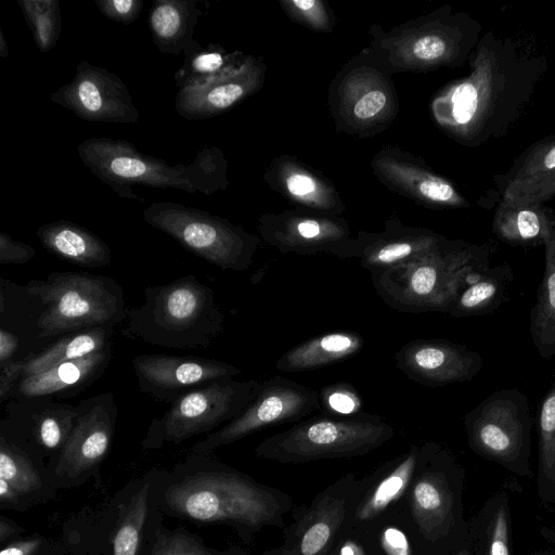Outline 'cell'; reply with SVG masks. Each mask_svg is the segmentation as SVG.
Returning <instances> with one entry per match:
<instances>
[{"label": "cell", "mask_w": 555, "mask_h": 555, "mask_svg": "<svg viewBox=\"0 0 555 555\" xmlns=\"http://www.w3.org/2000/svg\"><path fill=\"white\" fill-rule=\"evenodd\" d=\"M447 241L427 229L390 217L379 232L361 230L340 249L338 258H358L370 272L388 270L430 251Z\"/></svg>", "instance_id": "cell-17"}, {"label": "cell", "mask_w": 555, "mask_h": 555, "mask_svg": "<svg viewBox=\"0 0 555 555\" xmlns=\"http://www.w3.org/2000/svg\"><path fill=\"white\" fill-rule=\"evenodd\" d=\"M50 100L87 121L135 124L139 119L122 79L85 60L77 65L73 79L52 92Z\"/></svg>", "instance_id": "cell-13"}, {"label": "cell", "mask_w": 555, "mask_h": 555, "mask_svg": "<svg viewBox=\"0 0 555 555\" xmlns=\"http://www.w3.org/2000/svg\"><path fill=\"white\" fill-rule=\"evenodd\" d=\"M79 415L78 406L52 402L39 413L29 416L25 429L5 437L20 443L28 451L47 460H53L64 447Z\"/></svg>", "instance_id": "cell-27"}, {"label": "cell", "mask_w": 555, "mask_h": 555, "mask_svg": "<svg viewBox=\"0 0 555 555\" xmlns=\"http://www.w3.org/2000/svg\"><path fill=\"white\" fill-rule=\"evenodd\" d=\"M382 543L388 555H410L406 538L398 529L389 528L385 530Z\"/></svg>", "instance_id": "cell-47"}, {"label": "cell", "mask_w": 555, "mask_h": 555, "mask_svg": "<svg viewBox=\"0 0 555 555\" xmlns=\"http://www.w3.org/2000/svg\"><path fill=\"white\" fill-rule=\"evenodd\" d=\"M541 234V224L537 214L521 210L516 217V235L521 241H531Z\"/></svg>", "instance_id": "cell-46"}, {"label": "cell", "mask_w": 555, "mask_h": 555, "mask_svg": "<svg viewBox=\"0 0 555 555\" xmlns=\"http://www.w3.org/2000/svg\"><path fill=\"white\" fill-rule=\"evenodd\" d=\"M507 538L506 513L502 507L495 517L489 555H509Z\"/></svg>", "instance_id": "cell-44"}, {"label": "cell", "mask_w": 555, "mask_h": 555, "mask_svg": "<svg viewBox=\"0 0 555 555\" xmlns=\"http://www.w3.org/2000/svg\"><path fill=\"white\" fill-rule=\"evenodd\" d=\"M485 256L453 243L388 270L371 272L383 301L406 313L448 312L459 294L488 269Z\"/></svg>", "instance_id": "cell-4"}, {"label": "cell", "mask_w": 555, "mask_h": 555, "mask_svg": "<svg viewBox=\"0 0 555 555\" xmlns=\"http://www.w3.org/2000/svg\"><path fill=\"white\" fill-rule=\"evenodd\" d=\"M340 555H362V553L356 544L348 543L343 547Z\"/></svg>", "instance_id": "cell-50"}, {"label": "cell", "mask_w": 555, "mask_h": 555, "mask_svg": "<svg viewBox=\"0 0 555 555\" xmlns=\"http://www.w3.org/2000/svg\"><path fill=\"white\" fill-rule=\"evenodd\" d=\"M266 74L264 62L247 55L238 67L218 79L179 89L175 108L181 117L192 121L215 117L257 93L264 83Z\"/></svg>", "instance_id": "cell-19"}, {"label": "cell", "mask_w": 555, "mask_h": 555, "mask_svg": "<svg viewBox=\"0 0 555 555\" xmlns=\"http://www.w3.org/2000/svg\"><path fill=\"white\" fill-rule=\"evenodd\" d=\"M257 230L266 243L284 255L327 253L338 257L343 246L352 237L344 217L296 208L261 215Z\"/></svg>", "instance_id": "cell-14"}, {"label": "cell", "mask_w": 555, "mask_h": 555, "mask_svg": "<svg viewBox=\"0 0 555 555\" xmlns=\"http://www.w3.org/2000/svg\"><path fill=\"white\" fill-rule=\"evenodd\" d=\"M529 332L538 354L555 357V241L546 249L545 268L529 314Z\"/></svg>", "instance_id": "cell-31"}, {"label": "cell", "mask_w": 555, "mask_h": 555, "mask_svg": "<svg viewBox=\"0 0 555 555\" xmlns=\"http://www.w3.org/2000/svg\"><path fill=\"white\" fill-rule=\"evenodd\" d=\"M246 56L240 51L229 52L218 43H210L184 56L173 80L179 89L201 86L231 73Z\"/></svg>", "instance_id": "cell-32"}, {"label": "cell", "mask_w": 555, "mask_h": 555, "mask_svg": "<svg viewBox=\"0 0 555 555\" xmlns=\"http://www.w3.org/2000/svg\"><path fill=\"white\" fill-rule=\"evenodd\" d=\"M345 515L346 500L326 495L309 511L294 544L278 555H325Z\"/></svg>", "instance_id": "cell-28"}, {"label": "cell", "mask_w": 555, "mask_h": 555, "mask_svg": "<svg viewBox=\"0 0 555 555\" xmlns=\"http://www.w3.org/2000/svg\"><path fill=\"white\" fill-rule=\"evenodd\" d=\"M475 452L511 469L528 468L532 417L528 397L518 389H500L464 415Z\"/></svg>", "instance_id": "cell-10"}, {"label": "cell", "mask_w": 555, "mask_h": 555, "mask_svg": "<svg viewBox=\"0 0 555 555\" xmlns=\"http://www.w3.org/2000/svg\"><path fill=\"white\" fill-rule=\"evenodd\" d=\"M26 529L13 519L0 515V546H3L21 537Z\"/></svg>", "instance_id": "cell-48"}, {"label": "cell", "mask_w": 555, "mask_h": 555, "mask_svg": "<svg viewBox=\"0 0 555 555\" xmlns=\"http://www.w3.org/2000/svg\"><path fill=\"white\" fill-rule=\"evenodd\" d=\"M370 164L382 184L415 203L431 206L455 201L449 182L431 172L421 158L398 146H384Z\"/></svg>", "instance_id": "cell-22"}, {"label": "cell", "mask_w": 555, "mask_h": 555, "mask_svg": "<svg viewBox=\"0 0 555 555\" xmlns=\"http://www.w3.org/2000/svg\"><path fill=\"white\" fill-rule=\"evenodd\" d=\"M18 5L40 52L51 51L61 36V8L57 0H20Z\"/></svg>", "instance_id": "cell-37"}, {"label": "cell", "mask_w": 555, "mask_h": 555, "mask_svg": "<svg viewBox=\"0 0 555 555\" xmlns=\"http://www.w3.org/2000/svg\"><path fill=\"white\" fill-rule=\"evenodd\" d=\"M154 478L152 468L114 494L103 555H143L152 525L162 513L155 500Z\"/></svg>", "instance_id": "cell-18"}, {"label": "cell", "mask_w": 555, "mask_h": 555, "mask_svg": "<svg viewBox=\"0 0 555 555\" xmlns=\"http://www.w3.org/2000/svg\"><path fill=\"white\" fill-rule=\"evenodd\" d=\"M261 383L255 379L219 378L193 389L170 403L152 421L141 442L144 450L178 444L224 426L255 399Z\"/></svg>", "instance_id": "cell-9"}, {"label": "cell", "mask_w": 555, "mask_h": 555, "mask_svg": "<svg viewBox=\"0 0 555 555\" xmlns=\"http://www.w3.org/2000/svg\"><path fill=\"white\" fill-rule=\"evenodd\" d=\"M77 153L95 177L126 199H140L132 185L199 192L207 196L229 185L228 160L217 146L203 147L189 165H169L141 153L131 142L106 137L83 140Z\"/></svg>", "instance_id": "cell-2"}, {"label": "cell", "mask_w": 555, "mask_h": 555, "mask_svg": "<svg viewBox=\"0 0 555 555\" xmlns=\"http://www.w3.org/2000/svg\"><path fill=\"white\" fill-rule=\"evenodd\" d=\"M417 449L413 448L396 467L376 486L358 509L359 520L371 519L397 500L412 479L417 464Z\"/></svg>", "instance_id": "cell-35"}, {"label": "cell", "mask_w": 555, "mask_h": 555, "mask_svg": "<svg viewBox=\"0 0 555 555\" xmlns=\"http://www.w3.org/2000/svg\"><path fill=\"white\" fill-rule=\"evenodd\" d=\"M114 325H105L70 333L48 349L27 358L23 377L42 373L53 366L86 357L112 346Z\"/></svg>", "instance_id": "cell-30"}, {"label": "cell", "mask_w": 555, "mask_h": 555, "mask_svg": "<svg viewBox=\"0 0 555 555\" xmlns=\"http://www.w3.org/2000/svg\"><path fill=\"white\" fill-rule=\"evenodd\" d=\"M364 346L362 335L353 331H334L313 336L284 352L275 367L281 372H305L344 361Z\"/></svg>", "instance_id": "cell-26"}, {"label": "cell", "mask_w": 555, "mask_h": 555, "mask_svg": "<svg viewBox=\"0 0 555 555\" xmlns=\"http://www.w3.org/2000/svg\"><path fill=\"white\" fill-rule=\"evenodd\" d=\"M393 436V427L379 415L326 413L270 436L257 447L256 455L283 463L352 457L377 449Z\"/></svg>", "instance_id": "cell-6"}, {"label": "cell", "mask_w": 555, "mask_h": 555, "mask_svg": "<svg viewBox=\"0 0 555 555\" xmlns=\"http://www.w3.org/2000/svg\"><path fill=\"white\" fill-rule=\"evenodd\" d=\"M263 180L296 209L336 217L346 212V205L334 183L293 155L274 157Z\"/></svg>", "instance_id": "cell-20"}, {"label": "cell", "mask_w": 555, "mask_h": 555, "mask_svg": "<svg viewBox=\"0 0 555 555\" xmlns=\"http://www.w3.org/2000/svg\"><path fill=\"white\" fill-rule=\"evenodd\" d=\"M18 347L17 337L4 330H0V367L12 361V357Z\"/></svg>", "instance_id": "cell-49"}, {"label": "cell", "mask_w": 555, "mask_h": 555, "mask_svg": "<svg viewBox=\"0 0 555 555\" xmlns=\"http://www.w3.org/2000/svg\"><path fill=\"white\" fill-rule=\"evenodd\" d=\"M539 434V481L546 496L555 490V378L544 393L537 414ZM555 498V494H554Z\"/></svg>", "instance_id": "cell-36"}, {"label": "cell", "mask_w": 555, "mask_h": 555, "mask_svg": "<svg viewBox=\"0 0 555 555\" xmlns=\"http://www.w3.org/2000/svg\"><path fill=\"white\" fill-rule=\"evenodd\" d=\"M453 117L459 124L469 121L477 108V90L470 83L459 86L452 95Z\"/></svg>", "instance_id": "cell-42"}, {"label": "cell", "mask_w": 555, "mask_h": 555, "mask_svg": "<svg viewBox=\"0 0 555 555\" xmlns=\"http://www.w3.org/2000/svg\"><path fill=\"white\" fill-rule=\"evenodd\" d=\"M8 55H9V47H8V43L5 41L3 31L0 29V56L2 59H7Z\"/></svg>", "instance_id": "cell-51"}, {"label": "cell", "mask_w": 555, "mask_h": 555, "mask_svg": "<svg viewBox=\"0 0 555 555\" xmlns=\"http://www.w3.org/2000/svg\"><path fill=\"white\" fill-rule=\"evenodd\" d=\"M112 346L86 357L66 361L42 373L21 378L18 395L26 399L67 395L93 383L107 367Z\"/></svg>", "instance_id": "cell-23"}, {"label": "cell", "mask_w": 555, "mask_h": 555, "mask_svg": "<svg viewBox=\"0 0 555 555\" xmlns=\"http://www.w3.org/2000/svg\"><path fill=\"white\" fill-rule=\"evenodd\" d=\"M279 3L293 22L315 33H333L335 18L326 2L322 0H279Z\"/></svg>", "instance_id": "cell-38"}, {"label": "cell", "mask_w": 555, "mask_h": 555, "mask_svg": "<svg viewBox=\"0 0 555 555\" xmlns=\"http://www.w3.org/2000/svg\"><path fill=\"white\" fill-rule=\"evenodd\" d=\"M78 410L64 447L47 464L50 482L56 491L80 487L96 476L113 441L117 416L113 393L85 400Z\"/></svg>", "instance_id": "cell-11"}, {"label": "cell", "mask_w": 555, "mask_h": 555, "mask_svg": "<svg viewBox=\"0 0 555 555\" xmlns=\"http://www.w3.org/2000/svg\"><path fill=\"white\" fill-rule=\"evenodd\" d=\"M99 11L108 20L129 26L140 16L142 0H94Z\"/></svg>", "instance_id": "cell-41"}, {"label": "cell", "mask_w": 555, "mask_h": 555, "mask_svg": "<svg viewBox=\"0 0 555 555\" xmlns=\"http://www.w3.org/2000/svg\"><path fill=\"white\" fill-rule=\"evenodd\" d=\"M201 15L194 0L153 1L149 26L156 48L162 53L184 56L198 51L202 46L193 35Z\"/></svg>", "instance_id": "cell-24"}, {"label": "cell", "mask_w": 555, "mask_h": 555, "mask_svg": "<svg viewBox=\"0 0 555 555\" xmlns=\"http://www.w3.org/2000/svg\"><path fill=\"white\" fill-rule=\"evenodd\" d=\"M41 245L72 263L86 268L107 266L112 260L108 245L90 230L67 220H59L38 228Z\"/></svg>", "instance_id": "cell-25"}, {"label": "cell", "mask_w": 555, "mask_h": 555, "mask_svg": "<svg viewBox=\"0 0 555 555\" xmlns=\"http://www.w3.org/2000/svg\"><path fill=\"white\" fill-rule=\"evenodd\" d=\"M126 319L131 337L177 349L210 346L224 324L214 291L192 274L146 287L143 304L128 310Z\"/></svg>", "instance_id": "cell-3"}, {"label": "cell", "mask_w": 555, "mask_h": 555, "mask_svg": "<svg viewBox=\"0 0 555 555\" xmlns=\"http://www.w3.org/2000/svg\"><path fill=\"white\" fill-rule=\"evenodd\" d=\"M441 481L437 474L427 473L416 480L412 490V512L425 533L436 530L449 512V496Z\"/></svg>", "instance_id": "cell-34"}, {"label": "cell", "mask_w": 555, "mask_h": 555, "mask_svg": "<svg viewBox=\"0 0 555 555\" xmlns=\"http://www.w3.org/2000/svg\"><path fill=\"white\" fill-rule=\"evenodd\" d=\"M319 392L283 376H272L231 422L195 443L190 453L211 454L267 426L298 422L320 410Z\"/></svg>", "instance_id": "cell-12"}, {"label": "cell", "mask_w": 555, "mask_h": 555, "mask_svg": "<svg viewBox=\"0 0 555 555\" xmlns=\"http://www.w3.org/2000/svg\"><path fill=\"white\" fill-rule=\"evenodd\" d=\"M143 219L222 270H247L261 243L258 236L223 217L173 202L150 204Z\"/></svg>", "instance_id": "cell-8"}, {"label": "cell", "mask_w": 555, "mask_h": 555, "mask_svg": "<svg viewBox=\"0 0 555 555\" xmlns=\"http://www.w3.org/2000/svg\"><path fill=\"white\" fill-rule=\"evenodd\" d=\"M47 462L0 436V511L25 512L55 498Z\"/></svg>", "instance_id": "cell-21"}, {"label": "cell", "mask_w": 555, "mask_h": 555, "mask_svg": "<svg viewBox=\"0 0 555 555\" xmlns=\"http://www.w3.org/2000/svg\"><path fill=\"white\" fill-rule=\"evenodd\" d=\"M393 361L409 379L429 387L472 380L483 365L477 351L441 338L411 340Z\"/></svg>", "instance_id": "cell-16"}, {"label": "cell", "mask_w": 555, "mask_h": 555, "mask_svg": "<svg viewBox=\"0 0 555 555\" xmlns=\"http://www.w3.org/2000/svg\"><path fill=\"white\" fill-rule=\"evenodd\" d=\"M544 163L546 168H555V147L547 153Z\"/></svg>", "instance_id": "cell-52"}, {"label": "cell", "mask_w": 555, "mask_h": 555, "mask_svg": "<svg viewBox=\"0 0 555 555\" xmlns=\"http://www.w3.org/2000/svg\"><path fill=\"white\" fill-rule=\"evenodd\" d=\"M132 367L140 390L167 403L206 383L234 377L242 372L216 359L157 353L135 356Z\"/></svg>", "instance_id": "cell-15"}, {"label": "cell", "mask_w": 555, "mask_h": 555, "mask_svg": "<svg viewBox=\"0 0 555 555\" xmlns=\"http://www.w3.org/2000/svg\"><path fill=\"white\" fill-rule=\"evenodd\" d=\"M163 513L155 518L143 555H246L240 547L217 550L204 543L202 537L185 528H168Z\"/></svg>", "instance_id": "cell-33"}, {"label": "cell", "mask_w": 555, "mask_h": 555, "mask_svg": "<svg viewBox=\"0 0 555 555\" xmlns=\"http://www.w3.org/2000/svg\"><path fill=\"white\" fill-rule=\"evenodd\" d=\"M319 400L326 413L335 415L359 413L363 405L359 392L348 383L324 386L319 392Z\"/></svg>", "instance_id": "cell-39"}, {"label": "cell", "mask_w": 555, "mask_h": 555, "mask_svg": "<svg viewBox=\"0 0 555 555\" xmlns=\"http://www.w3.org/2000/svg\"><path fill=\"white\" fill-rule=\"evenodd\" d=\"M27 358L12 360L1 367L0 375V400L7 399L10 390L18 378H22Z\"/></svg>", "instance_id": "cell-45"}, {"label": "cell", "mask_w": 555, "mask_h": 555, "mask_svg": "<svg viewBox=\"0 0 555 555\" xmlns=\"http://www.w3.org/2000/svg\"><path fill=\"white\" fill-rule=\"evenodd\" d=\"M392 76L370 46L343 65L327 89L336 130L360 139L386 130L399 112Z\"/></svg>", "instance_id": "cell-7"}, {"label": "cell", "mask_w": 555, "mask_h": 555, "mask_svg": "<svg viewBox=\"0 0 555 555\" xmlns=\"http://www.w3.org/2000/svg\"><path fill=\"white\" fill-rule=\"evenodd\" d=\"M26 291L41 305L40 338L115 325L127 318L122 287L105 275L52 272L46 280H31Z\"/></svg>", "instance_id": "cell-5"}, {"label": "cell", "mask_w": 555, "mask_h": 555, "mask_svg": "<svg viewBox=\"0 0 555 555\" xmlns=\"http://www.w3.org/2000/svg\"><path fill=\"white\" fill-rule=\"evenodd\" d=\"M514 273L509 266L488 268L474 283L466 286L447 313L455 318L492 313L506 299Z\"/></svg>", "instance_id": "cell-29"}, {"label": "cell", "mask_w": 555, "mask_h": 555, "mask_svg": "<svg viewBox=\"0 0 555 555\" xmlns=\"http://www.w3.org/2000/svg\"><path fill=\"white\" fill-rule=\"evenodd\" d=\"M154 494L164 516L229 525L242 535L278 524L287 506L280 493L211 454L190 453L171 468H155Z\"/></svg>", "instance_id": "cell-1"}, {"label": "cell", "mask_w": 555, "mask_h": 555, "mask_svg": "<svg viewBox=\"0 0 555 555\" xmlns=\"http://www.w3.org/2000/svg\"><path fill=\"white\" fill-rule=\"evenodd\" d=\"M0 555H67V552L61 541L33 533L1 546Z\"/></svg>", "instance_id": "cell-40"}, {"label": "cell", "mask_w": 555, "mask_h": 555, "mask_svg": "<svg viewBox=\"0 0 555 555\" xmlns=\"http://www.w3.org/2000/svg\"><path fill=\"white\" fill-rule=\"evenodd\" d=\"M36 250L29 244L14 241L9 234L0 232V264H22L31 260Z\"/></svg>", "instance_id": "cell-43"}]
</instances>
